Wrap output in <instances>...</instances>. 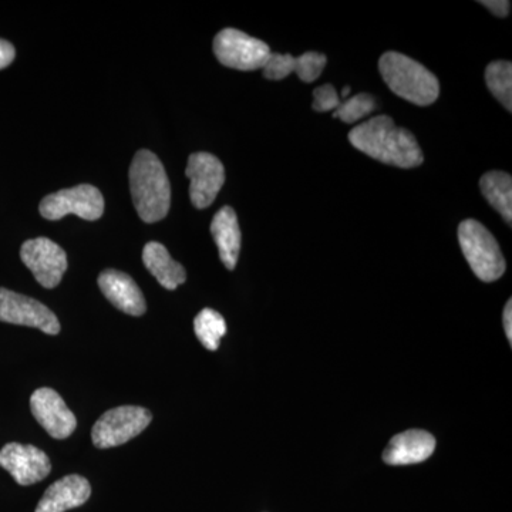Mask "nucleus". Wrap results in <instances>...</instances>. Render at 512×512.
I'll use <instances>...</instances> for the list:
<instances>
[{
    "label": "nucleus",
    "instance_id": "obj_9",
    "mask_svg": "<svg viewBox=\"0 0 512 512\" xmlns=\"http://www.w3.org/2000/svg\"><path fill=\"white\" fill-rule=\"evenodd\" d=\"M20 258L43 288L53 289L62 282L67 255L52 239H29L20 249Z\"/></svg>",
    "mask_w": 512,
    "mask_h": 512
},
{
    "label": "nucleus",
    "instance_id": "obj_5",
    "mask_svg": "<svg viewBox=\"0 0 512 512\" xmlns=\"http://www.w3.org/2000/svg\"><path fill=\"white\" fill-rule=\"evenodd\" d=\"M153 416L144 407L120 406L103 414L92 430L97 448L119 447L147 429Z\"/></svg>",
    "mask_w": 512,
    "mask_h": 512
},
{
    "label": "nucleus",
    "instance_id": "obj_12",
    "mask_svg": "<svg viewBox=\"0 0 512 512\" xmlns=\"http://www.w3.org/2000/svg\"><path fill=\"white\" fill-rule=\"evenodd\" d=\"M30 409H32L37 423L53 439H67L76 430V417L70 412L60 394H57L53 389H49V387L37 389L32 394Z\"/></svg>",
    "mask_w": 512,
    "mask_h": 512
},
{
    "label": "nucleus",
    "instance_id": "obj_11",
    "mask_svg": "<svg viewBox=\"0 0 512 512\" xmlns=\"http://www.w3.org/2000/svg\"><path fill=\"white\" fill-rule=\"evenodd\" d=\"M0 467L19 485H32L45 480L52 470L45 451L29 444L9 443L0 450Z\"/></svg>",
    "mask_w": 512,
    "mask_h": 512
},
{
    "label": "nucleus",
    "instance_id": "obj_24",
    "mask_svg": "<svg viewBox=\"0 0 512 512\" xmlns=\"http://www.w3.org/2000/svg\"><path fill=\"white\" fill-rule=\"evenodd\" d=\"M480 3L498 18H505L510 13L511 2H507V0H485Z\"/></svg>",
    "mask_w": 512,
    "mask_h": 512
},
{
    "label": "nucleus",
    "instance_id": "obj_15",
    "mask_svg": "<svg viewBox=\"0 0 512 512\" xmlns=\"http://www.w3.org/2000/svg\"><path fill=\"white\" fill-rule=\"evenodd\" d=\"M92 495L89 481L72 474L63 477L47 488L35 512H66L86 504Z\"/></svg>",
    "mask_w": 512,
    "mask_h": 512
},
{
    "label": "nucleus",
    "instance_id": "obj_26",
    "mask_svg": "<svg viewBox=\"0 0 512 512\" xmlns=\"http://www.w3.org/2000/svg\"><path fill=\"white\" fill-rule=\"evenodd\" d=\"M504 330L505 335H507L508 342L512 343V302H507L504 308Z\"/></svg>",
    "mask_w": 512,
    "mask_h": 512
},
{
    "label": "nucleus",
    "instance_id": "obj_1",
    "mask_svg": "<svg viewBox=\"0 0 512 512\" xmlns=\"http://www.w3.org/2000/svg\"><path fill=\"white\" fill-rule=\"evenodd\" d=\"M349 141L366 156L399 168L423 164V151L416 137L406 128L397 127L389 116H376L359 124L349 133Z\"/></svg>",
    "mask_w": 512,
    "mask_h": 512
},
{
    "label": "nucleus",
    "instance_id": "obj_27",
    "mask_svg": "<svg viewBox=\"0 0 512 512\" xmlns=\"http://www.w3.org/2000/svg\"><path fill=\"white\" fill-rule=\"evenodd\" d=\"M349 94H350V87H345V89H343L342 96H340V97H345V99H348Z\"/></svg>",
    "mask_w": 512,
    "mask_h": 512
},
{
    "label": "nucleus",
    "instance_id": "obj_7",
    "mask_svg": "<svg viewBox=\"0 0 512 512\" xmlns=\"http://www.w3.org/2000/svg\"><path fill=\"white\" fill-rule=\"evenodd\" d=\"M39 210L42 217L49 221L62 220L69 214L86 221H96L103 215L104 198L93 185L82 184L47 195L40 202Z\"/></svg>",
    "mask_w": 512,
    "mask_h": 512
},
{
    "label": "nucleus",
    "instance_id": "obj_16",
    "mask_svg": "<svg viewBox=\"0 0 512 512\" xmlns=\"http://www.w3.org/2000/svg\"><path fill=\"white\" fill-rule=\"evenodd\" d=\"M326 67V56L316 52H308L301 57L272 53L264 67V76L269 80H282L291 73L298 74L305 83L318 80Z\"/></svg>",
    "mask_w": 512,
    "mask_h": 512
},
{
    "label": "nucleus",
    "instance_id": "obj_3",
    "mask_svg": "<svg viewBox=\"0 0 512 512\" xmlns=\"http://www.w3.org/2000/svg\"><path fill=\"white\" fill-rule=\"evenodd\" d=\"M379 70L394 94L416 106H430L439 99L437 77L409 56L397 52L384 53L379 60Z\"/></svg>",
    "mask_w": 512,
    "mask_h": 512
},
{
    "label": "nucleus",
    "instance_id": "obj_13",
    "mask_svg": "<svg viewBox=\"0 0 512 512\" xmlns=\"http://www.w3.org/2000/svg\"><path fill=\"white\" fill-rule=\"evenodd\" d=\"M99 286L103 295L119 311L131 316H141L146 313V299L131 276L116 269H107L99 276Z\"/></svg>",
    "mask_w": 512,
    "mask_h": 512
},
{
    "label": "nucleus",
    "instance_id": "obj_22",
    "mask_svg": "<svg viewBox=\"0 0 512 512\" xmlns=\"http://www.w3.org/2000/svg\"><path fill=\"white\" fill-rule=\"evenodd\" d=\"M375 97L367 93L356 94V96L348 97L340 103L338 109L333 111L335 119L342 120L343 123H356V121L365 119L370 113L376 110Z\"/></svg>",
    "mask_w": 512,
    "mask_h": 512
},
{
    "label": "nucleus",
    "instance_id": "obj_25",
    "mask_svg": "<svg viewBox=\"0 0 512 512\" xmlns=\"http://www.w3.org/2000/svg\"><path fill=\"white\" fill-rule=\"evenodd\" d=\"M15 57V47L6 42V40L0 39V70L8 67L15 60Z\"/></svg>",
    "mask_w": 512,
    "mask_h": 512
},
{
    "label": "nucleus",
    "instance_id": "obj_17",
    "mask_svg": "<svg viewBox=\"0 0 512 512\" xmlns=\"http://www.w3.org/2000/svg\"><path fill=\"white\" fill-rule=\"evenodd\" d=\"M211 234L220 251L222 264L229 271L237 266L239 251H241V228L238 217L231 207L221 208L211 222Z\"/></svg>",
    "mask_w": 512,
    "mask_h": 512
},
{
    "label": "nucleus",
    "instance_id": "obj_19",
    "mask_svg": "<svg viewBox=\"0 0 512 512\" xmlns=\"http://www.w3.org/2000/svg\"><path fill=\"white\" fill-rule=\"evenodd\" d=\"M481 192L491 207L500 212L501 217L511 225L512 221V178L503 171H491L480 181Z\"/></svg>",
    "mask_w": 512,
    "mask_h": 512
},
{
    "label": "nucleus",
    "instance_id": "obj_10",
    "mask_svg": "<svg viewBox=\"0 0 512 512\" xmlns=\"http://www.w3.org/2000/svg\"><path fill=\"white\" fill-rule=\"evenodd\" d=\"M185 174L191 180L192 205L198 210L210 207L225 183V170L221 161L210 153L191 154Z\"/></svg>",
    "mask_w": 512,
    "mask_h": 512
},
{
    "label": "nucleus",
    "instance_id": "obj_20",
    "mask_svg": "<svg viewBox=\"0 0 512 512\" xmlns=\"http://www.w3.org/2000/svg\"><path fill=\"white\" fill-rule=\"evenodd\" d=\"M194 332L202 346L214 352L220 348L221 339L227 333V323L214 309H202L194 320Z\"/></svg>",
    "mask_w": 512,
    "mask_h": 512
},
{
    "label": "nucleus",
    "instance_id": "obj_2",
    "mask_svg": "<svg viewBox=\"0 0 512 512\" xmlns=\"http://www.w3.org/2000/svg\"><path fill=\"white\" fill-rule=\"evenodd\" d=\"M130 190L138 217L148 224L167 217L171 207V185L156 154L140 150L130 167Z\"/></svg>",
    "mask_w": 512,
    "mask_h": 512
},
{
    "label": "nucleus",
    "instance_id": "obj_18",
    "mask_svg": "<svg viewBox=\"0 0 512 512\" xmlns=\"http://www.w3.org/2000/svg\"><path fill=\"white\" fill-rule=\"evenodd\" d=\"M143 262L158 284L174 291L187 279L184 266L171 258L170 252L160 242H148L143 249Z\"/></svg>",
    "mask_w": 512,
    "mask_h": 512
},
{
    "label": "nucleus",
    "instance_id": "obj_14",
    "mask_svg": "<svg viewBox=\"0 0 512 512\" xmlns=\"http://www.w3.org/2000/svg\"><path fill=\"white\" fill-rule=\"evenodd\" d=\"M436 450V439L423 430H409L390 440L383 453L384 463L389 466H409L423 463Z\"/></svg>",
    "mask_w": 512,
    "mask_h": 512
},
{
    "label": "nucleus",
    "instance_id": "obj_8",
    "mask_svg": "<svg viewBox=\"0 0 512 512\" xmlns=\"http://www.w3.org/2000/svg\"><path fill=\"white\" fill-rule=\"evenodd\" d=\"M0 322L29 326L42 330L47 335H57L60 332L59 319L47 306L5 288H0Z\"/></svg>",
    "mask_w": 512,
    "mask_h": 512
},
{
    "label": "nucleus",
    "instance_id": "obj_21",
    "mask_svg": "<svg viewBox=\"0 0 512 512\" xmlns=\"http://www.w3.org/2000/svg\"><path fill=\"white\" fill-rule=\"evenodd\" d=\"M488 89L508 111L512 110V64L498 60L485 69Z\"/></svg>",
    "mask_w": 512,
    "mask_h": 512
},
{
    "label": "nucleus",
    "instance_id": "obj_6",
    "mask_svg": "<svg viewBox=\"0 0 512 512\" xmlns=\"http://www.w3.org/2000/svg\"><path fill=\"white\" fill-rule=\"evenodd\" d=\"M214 53L224 66L244 72L264 69L272 55L262 40L237 29H224L215 36Z\"/></svg>",
    "mask_w": 512,
    "mask_h": 512
},
{
    "label": "nucleus",
    "instance_id": "obj_23",
    "mask_svg": "<svg viewBox=\"0 0 512 512\" xmlns=\"http://www.w3.org/2000/svg\"><path fill=\"white\" fill-rule=\"evenodd\" d=\"M340 96L336 93L335 87L332 84H325V86L318 87L313 90V110L319 113H326V111H335L340 106Z\"/></svg>",
    "mask_w": 512,
    "mask_h": 512
},
{
    "label": "nucleus",
    "instance_id": "obj_4",
    "mask_svg": "<svg viewBox=\"0 0 512 512\" xmlns=\"http://www.w3.org/2000/svg\"><path fill=\"white\" fill-rule=\"evenodd\" d=\"M458 242L468 265L478 279L494 282L505 272V259L493 234L476 220H466L458 227Z\"/></svg>",
    "mask_w": 512,
    "mask_h": 512
}]
</instances>
